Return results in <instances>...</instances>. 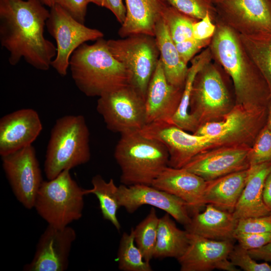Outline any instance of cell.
Here are the masks:
<instances>
[{
  "mask_svg": "<svg viewBox=\"0 0 271 271\" xmlns=\"http://www.w3.org/2000/svg\"><path fill=\"white\" fill-rule=\"evenodd\" d=\"M162 17L176 47L196 40L193 38L192 26L198 20L181 13L169 5L166 8Z\"/></svg>",
  "mask_w": 271,
  "mask_h": 271,
  "instance_id": "cell-32",
  "label": "cell"
},
{
  "mask_svg": "<svg viewBox=\"0 0 271 271\" xmlns=\"http://www.w3.org/2000/svg\"><path fill=\"white\" fill-rule=\"evenodd\" d=\"M50 11L46 26L55 40L57 54L51 66L61 76L67 74L70 57L82 44L103 38V33L85 26L75 19L59 5L55 4Z\"/></svg>",
  "mask_w": 271,
  "mask_h": 271,
  "instance_id": "cell-9",
  "label": "cell"
},
{
  "mask_svg": "<svg viewBox=\"0 0 271 271\" xmlns=\"http://www.w3.org/2000/svg\"><path fill=\"white\" fill-rule=\"evenodd\" d=\"M43 129L38 112L19 109L0 119V155L4 156L32 145Z\"/></svg>",
  "mask_w": 271,
  "mask_h": 271,
  "instance_id": "cell-19",
  "label": "cell"
},
{
  "mask_svg": "<svg viewBox=\"0 0 271 271\" xmlns=\"http://www.w3.org/2000/svg\"><path fill=\"white\" fill-rule=\"evenodd\" d=\"M89 194V189L80 187L70 170H65L53 179L43 181L34 208L48 225L63 228L82 217L84 196Z\"/></svg>",
  "mask_w": 271,
  "mask_h": 271,
  "instance_id": "cell-6",
  "label": "cell"
},
{
  "mask_svg": "<svg viewBox=\"0 0 271 271\" xmlns=\"http://www.w3.org/2000/svg\"><path fill=\"white\" fill-rule=\"evenodd\" d=\"M140 131L165 145L169 154L168 166L175 168H183L197 155L217 145L213 137L190 134L171 122L147 124Z\"/></svg>",
  "mask_w": 271,
  "mask_h": 271,
  "instance_id": "cell-13",
  "label": "cell"
},
{
  "mask_svg": "<svg viewBox=\"0 0 271 271\" xmlns=\"http://www.w3.org/2000/svg\"><path fill=\"white\" fill-rule=\"evenodd\" d=\"M206 185V181L184 168L168 166L151 186L183 200L187 204L192 215L205 206L203 195Z\"/></svg>",
  "mask_w": 271,
  "mask_h": 271,
  "instance_id": "cell-21",
  "label": "cell"
},
{
  "mask_svg": "<svg viewBox=\"0 0 271 271\" xmlns=\"http://www.w3.org/2000/svg\"><path fill=\"white\" fill-rule=\"evenodd\" d=\"M262 198L265 205L271 212V171L264 182Z\"/></svg>",
  "mask_w": 271,
  "mask_h": 271,
  "instance_id": "cell-43",
  "label": "cell"
},
{
  "mask_svg": "<svg viewBox=\"0 0 271 271\" xmlns=\"http://www.w3.org/2000/svg\"><path fill=\"white\" fill-rule=\"evenodd\" d=\"M189 241V233L179 229L166 213L159 218L157 242L153 257L178 259L186 250Z\"/></svg>",
  "mask_w": 271,
  "mask_h": 271,
  "instance_id": "cell-28",
  "label": "cell"
},
{
  "mask_svg": "<svg viewBox=\"0 0 271 271\" xmlns=\"http://www.w3.org/2000/svg\"><path fill=\"white\" fill-rule=\"evenodd\" d=\"M154 37L167 80L175 86L183 87L189 67L181 58L163 17L156 25Z\"/></svg>",
  "mask_w": 271,
  "mask_h": 271,
  "instance_id": "cell-26",
  "label": "cell"
},
{
  "mask_svg": "<svg viewBox=\"0 0 271 271\" xmlns=\"http://www.w3.org/2000/svg\"><path fill=\"white\" fill-rule=\"evenodd\" d=\"M236 232L244 233L271 232V214L265 216L238 219Z\"/></svg>",
  "mask_w": 271,
  "mask_h": 271,
  "instance_id": "cell-37",
  "label": "cell"
},
{
  "mask_svg": "<svg viewBox=\"0 0 271 271\" xmlns=\"http://www.w3.org/2000/svg\"><path fill=\"white\" fill-rule=\"evenodd\" d=\"M270 171L271 161L250 166L246 184L233 212L236 218L271 214L262 198L264 182Z\"/></svg>",
  "mask_w": 271,
  "mask_h": 271,
  "instance_id": "cell-24",
  "label": "cell"
},
{
  "mask_svg": "<svg viewBox=\"0 0 271 271\" xmlns=\"http://www.w3.org/2000/svg\"><path fill=\"white\" fill-rule=\"evenodd\" d=\"M248 161L250 166L271 161V130L266 124L250 148Z\"/></svg>",
  "mask_w": 271,
  "mask_h": 271,
  "instance_id": "cell-35",
  "label": "cell"
},
{
  "mask_svg": "<svg viewBox=\"0 0 271 271\" xmlns=\"http://www.w3.org/2000/svg\"><path fill=\"white\" fill-rule=\"evenodd\" d=\"M234 239L247 250L262 247L271 241V232L244 233L236 232Z\"/></svg>",
  "mask_w": 271,
  "mask_h": 271,
  "instance_id": "cell-38",
  "label": "cell"
},
{
  "mask_svg": "<svg viewBox=\"0 0 271 271\" xmlns=\"http://www.w3.org/2000/svg\"><path fill=\"white\" fill-rule=\"evenodd\" d=\"M96 109L114 132L140 131L146 124L145 99L130 84L99 97Z\"/></svg>",
  "mask_w": 271,
  "mask_h": 271,
  "instance_id": "cell-8",
  "label": "cell"
},
{
  "mask_svg": "<svg viewBox=\"0 0 271 271\" xmlns=\"http://www.w3.org/2000/svg\"><path fill=\"white\" fill-rule=\"evenodd\" d=\"M248 251L254 259L263 260L271 264V241L261 247Z\"/></svg>",
  "mask_w": 271,
  "mask_h": 271,
  "instance_id": "cell-42",
  "label": "cell"
},
{
  "mask_svg": "<svg viewBox=\"0 0 271 271\" xmlns=\"http://www.w3.org/2000/svg\"><path fill=\"white\" fill-rule=\"evenodd\" d=\"M239 36L245 50L264 77L271 94V33Z\"/></svg>",
  "mask_w": 271,
  "mask_h": 271,
  "instance_id": "cell-30",
  "label": "cell"
},
{
  "mask_svg": "<svg viewBox=\"0 0 271 271\" xmlns=\"http://www.w3.org/2000/svg\"><path fill=\"white\" fill-rule=\"evenodd\" d=\"M229 259L235 266L245 271H271V264L268 262H257L246 249L240 245H234Z\"/></svg>",
  "mask_w": 271,
  "mask_h": 271,
  "instance_id": "cell-36",
  "label": "cell"
},
{
  "mask_svg": "<svg viewBox=\"0 0 271 271\" xmlns=\"http://www.w3.org/2000/svg\"><path fill=\"white\" fill-rule=\"evenodd\" d=\"M93 187L89 189L90 194L97 198L103 218L110 221L119 231L120 224L117 218V211L120 207L118 198V187L112 179L108 182L100 175L94 176L91 180Z\"/></svg>",
  "mask_w": 271,
  "mask_h": 271,
  "instance_id": "cell-29",
  "label": "cell"
},
{
  "mask_svg": "<svg viewBox=\"0 0 271 271\" xmlns=\"http://www.w3.org/2000/svg\"><path fill=\"white\" fill-rule=\"evenodd\" d=\"M133 228L129 233L124 232L117 252L118 268L122 271H152L150 262L146 261L135 244Z\"/></svg>",
  "mask_w": 271,
  "mask_h": 271,
  "instance_id": "cell-31",
  "label": "cell"
},
{
  "mask_svg": "<svg viewBox=\"0 0 271 271\" xmlns=\"http://www.w3.org/2000/svg\"><path fill=\"white\" fill-rule=\"evenodd\" d=\"M234 246V240L210 239L189 233L188 246L177 259L180 270L210 271L218 269L237 271L229 259Z\"/></svg>",
  "mask_w": 271,
  "mask_h": 271,
  "instance_id": "cell-15",
  "label": "cell"
},
{
  "mask_svg": "<svg viewBox=\"0 0 271 271\" xmlns=\"http://www.w3.org/2000/svg\"><path fill=\"white\" fill-rule=\"evenodd\" d=\"M208 46L213 60L231 78L237 104L268 106L271 94L259 68L245 50L238 33L216 19Z\"/></svg>",
  "mask_w": 271,
  "mask_h": 271,
  "instance_id": "cell-2",
  "label": "cell"
},
{
  "mask_svg": "<svg viewBox=\"0 0 271 271\" xmlns=\"http://www.w3.org/2000/svg\"><path fill=\"white\" fill-rule=\"evenodd\" d=\"M90 157L89 131L84 116L67 115L57 119L45 156L44 172L48 180L87 163Z\"/></svg>",
  "mask_w": 271,
  "mask_h": 271,
  "instance_id": "cell-5",
  "label": "cell"
},
{
  "mask_svg": "<svg viewBox=\"0 0 271 271\" xmlns=\"http://www.w3.org/2000/svg\"><path fill=\"white\" fill-rule=\"evenodd\" d=\"M59 5L75 19L84 24L89 0H55Z\"/></svg>",
  "mask_w": 271,
  "mask_h": 271,
  "instance_id": "cell-40",
  "label": "cell"
},
{
  "mask_svg": "<svg viewBox=\"0 0 271 271\" xmlns=\"http://www.w3.org/2000/svg\"><path fill=\"white\" fill-rule=\"evenodd\" d=\"M212 60L213 56L208 46L191 60L181 98L171 120L173 124L185 130L194 132L199 127V124L190 113L191 91L197 73Z\"/></svg>",
  "mask_w": 271,
  "mask_h": 271,
  "instance_id": "cell-27",
  "label": "cell"
},
{
  "mask_svg": "<svg viewBox=\"0 0 271 271\" xmlns=\"http://www.w3.org/2000/svg\"><path fill=\"white\" fill-rule=\"evenodd\" d=\"M216 19L239 34L271 33V0H222Z\"/></svg>",
  "mask_w": 271,
  "mask_h": 271,
  "instance_id": "cell-14",
  "label": "cell"
},
{
  "mask_svg": "<svg viewBox=\"0 0 271 271\" xmlns=\"http://www.w3.org/2000/svg\"><path fill=\"white\" fill-rule=\"evenodd\" d=\"M114 152L121 170L120 182L127 186L152 185L168 167L169 154L160 141L140 131L120 134Z\"/></svg>",
  "mask_w": 271,
  "mask_h": 271,
  "instance_id": "cell-4",
  "label": "cell"
},
{
  "mask_svg": "<svg viewBox=\"0 0 271 271\" xmlns=\"http://www.w3.org/2000/svg\"><path fill=\"white\" fill-rule=\"evenodd\" d=\"M72 78L79 90L89 97L103 94L130 84L125 67L111 54L103 38L93 44H82L69 61Z\"/></svg>",
  "mask_w": 271,
  "mask_h": 271,
  "instance_id": "cell-3",
  "label": "cell"
},
{
  "mask_svg": "<svg viewBox=\"0 0 271 271\" xmlns=\"http://www.w3.org/2000/svg\"><path fill=\"white\" fill-rule=\"evenodd\" d=\"M248 174V169L207 181L203 195L205 205L211 204L233 213L246 184Z\"/></svg>",
  "mask_w": 271,
  "mask_h": 271,
  "instance_id": "cell-25",
  "label": "cell"
},
{
  "mask_svg": "<svg viewBox=\"0 0 271 271\" xmlns=\"http://www.w3.org/2000/svg\"><path fill=\"white\" fill-rule=\"evenodd\" d=\"M125 2L126 17L118 30V35L121 38L138 34L154 36L156 25L169 5L165 0H125Z\"/></svg>",
  "mask_w": 271,
  "mask_h": 271,
  "instance_id": "cell-22",
  "label": "cell"
},
{
  "mask_svg": "<svg viewBox=\"0 0 271 271\" xmlns=\"http://www.w3.org/2000/svg\"><path fill=\"white\" fill-rule=\"evenodd\" d=\"M250 148L232 146L205 151L194 157L183 168L210 181L249 168Z\"/></svg>",
  "mask_w": 271,
  "mask_h": 271,
  "instance_id": "cell-18",
  "label": "cell"
},
{
  "mask_svg": "<svg viewBox=\"0 0 271 271\" xmlns=\"http://www.w3.org/2000/svg\"><path fill=\"white\" fill-rule=\"evenodd\" d=\"M159 218L152 207L146 218L133 228L135 242L148 262L153 258Z\"/></svg>",
  "mask_w": 271,
  "mask_h": 271,
  "instance_id": "cell-33",
  "label": "cell"
},
{
  "mask_svg": "<svg viewBox=\"0 0 271 271\" xmlns=\"http://www.w3.org/2000/svg\"><path fill=\"white\" fill-rule=\"evenodd\" d=\"M268 106L237 104L220 121L204 122L194 132L215 138L217 145L241 140L248 134L256 138L265 125Z\"/></svg>",
  "mask_w": 271,
  "mask_h": 271,
  "instance_id": "cell-11",
  "label": "cell"
},
{
  "mask_svg": "<svg viewBox=\"0 0 271 271\" xmlns=\"http://www.w3.org/2000/svg\"><path fill=\"white\" fill-rule=\"evenodd\" d=\"M211 3H212L213 5H216L219 2H220L222 0H209Z\"/></svg>",
  "mask_w": 271,
  "mask_h": 271,
  "instance_id": "cell-46",
  "label": "cell"
},
{
  "mask_svg": "<svg viewBox=\"0 0 271 271\" xmlns=\"http://www.w3.org/2000/svg\"><path fill=\"white\" fill-rule=\"evenodd\" d=\"M89 2L109 10L121 24L124 22L126 17V8L122 0H89Z\"/></svg>",
  "mask_w": 271,
  "mask_h": 271,
  "instance_id": "cell-41",
  "label": "cell"
},
{
  "mask_svg": "<svg viewBox=\"0 0 271 271\" xmlns=\"http://www.w3.org/2000/svg\"><path fill=\"white\" fill-rule=\"evenodd\" d=\"M119 205L129 213L144 205H149L165 211L184 226L191 221L187 204L180 198L151 185H135L118 187Z\"/></svg>",
  "mask_w": 271,
  "mask_h": 271,
  "instance_id": "cell-16",
  "label": "cell"
},
{
  "mask_svg": "<svg viewBox=\"0 0 271 271\" xmlns=\"http://www.w3.org/2000/svg\"><path fill=\"white\" fill-rule=\"evenodd\" d=\"M2 159L3 169L17 200L26 208L32 209L43 182L35 148L30 145L2 156Z\"/></svg>",
  "mask_w": 271,
  "mask_h": 271,
  "instance_id": "cell-12",
  "label": "cell"
},
{
  "mask_svg": "<svg viewBox=\"0 0 271 271\" xmlns=\"http://www.w3.org/2000/svg\"><path fill=\"white\" fill-rule=\"evenodd\" d=\"M75 230L70 226L56 227L48 225L41 236L31 262L24 266L26 271H64L67 269Z\"/></svg>",
  "mask_w": 271,
  "mask_h": 271,
  "instance_id": "cell-17",
  "label": "cell"
},
{
  "mask_svg": "<svg viewBox=\"0 0 271 271\" xmlns=\"http://www.w3.org/2000/svg\"><path fill=\"white\" fill-rule=\"evenodd\" d=\"M238 219L233 213L211 204L205 210L193 214L185 230L191 233L216 240H234Z\"/></svg>",
  "mask_w": 271,
  "mask_h": 271,
  "instance_id": "cell-23",
  "label": "cell"
},
{
  "mask_svg": "<svg viewBox=\"0 0 271 271\" xmlns=\"http://www.w3.org/2000/svg\"><path fill=\"white\" fill-rule=\"evenodd\" d=\"M266 125L271 130V100L268 106V114Z\"/></svg>",
  "mask_w": 271,
  "mask_h": 271,
  "instance_id": "cell-44",
  "label": "cell"
},
{
  "mask_svg": "<svg viewBox=\"0 0 271 271\" xmlns=\"http://www.w3.org/2000/svg\"><path fill=\"white\" fill-rule=\"evenodd\" d=\"M170 6L193 19L200 20L207 14L215 23L217 12L214 5L209 0H165Z\"/></svg>",
  "mask_w": 271,
  "mask_h": 271,
  "instance_id": "cell-34",
  "label": "cell"
},
{
  "mask_svg": "<svg viewBox=\"0 0 271 271\" xmlns=\"http://www.w3.org/2000/svg\"><path fill=\"white\" fill-rule=\"evenodd\" d=\"M40 0H0V43L9 53V63L22 58L33 67L47 71L57 48L44 35L50 16Z\"/></svg>",
  "mask_w": 271,
  "mask_h": 271,
  "instance_id": "cell-1",
  "label": "cell"
},
{
  "mask_svg": "<svg viewBox=\"0 0 271 271\" xmlns=\"http://www.w3.org/2000/svg\"><path fill=\"white\" fill-rule=\"evenodd\" d=\"M183 87H176L169 83L159 59L146 96V124L160 122L172 123V118L179 104Z\"/></svg>",
  "mask_w": 271,
  "mask_h": 271,
  "instance_id": "cell-20",
  "label": "cell"
},
{
  "mask_svg": "<svg viewBox=\"0 0 271 271\" xmlns=\"http://www.w3.org/2000/svg\"><path fill=\"white\" fill-rule=\"evenodd\" d=\"M112 56L125 67L130 85L146 99L148 85L160 59L154 36L138 34L107 40Z\"/></svg>",
  "mask_w": 271,
  "mask_h": 271,
  "instance_id": "cell-7",
  "label": "cell"
},
{
  "mask_svg": "<svg viewBox=\"0 0 271 271\" xmlns=\"http://www.w3.org/2000/svg\"><path fill=\"white\" fill-rule=\"evenodd\" d=\"M41 2L44 5L50 8L53 7L55 4V0H40Z\"/></svg>",
  "mask_w": 271,
  "mask_h": 271,
  "instance_id": "cell-45",
  "label": "cell"
},
{
  "mask_svg": "<svg viewBox=\"0 0 271 271\" xmlns=\"http://www.w3.org/2000/svg\"><path fill=\"white\" fill-rule=\"evenodd\" d=\"M192 29L195 40L210 43L215 33L216 25L211 16L207 14L203 19L193 23Z\"/></svg>",
  "mask_w": 271,
  "mask_h": 271,
  "instance_id": "cell-39",
  "label": "cell"
},
{
  "mask_svg": "<svg viewBox=\"0 0 271 271\" xmlns=\"http://www.w3.org/2000/svg\"><path fill=\"white\" fill-rule=\"evenodd\" d=\"M217 62L206 64L197 74L191 91L190 113L199 124L224 116L230 98Z\"/></svg>",
  "mask_w": 271,
  "mask_h": 271,
  "instance_id": "cell-10",
  "label": "cell"
}]
</instances>
